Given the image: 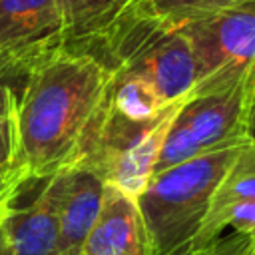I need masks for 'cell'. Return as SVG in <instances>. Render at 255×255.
Masks as SVG:
<instances>
[{
	"instance_id": "cell-3",
	"label": "cell",
	"mask_w": 255,
	"mask_h": 255,
	"mask_svg": "<svg viewBox=\"0 0 255 255\" xmlns=\"http://www.w3.org/2000/svg\"><path fill=\"white\" fill-rule=\"evenodd\" d=\"M249 137L219 145L153 173L135 197L151 255H187L207 217L213 193Z\"/></svg>"
},
{
	"instance_id": "cell-7",
	"label": "cell",
	"mask_w": 255,
	"mask_h": 255,
	"mask_svg": "<svg viewBox=\"0 0 255 255\" xmlns=\"http://www.w3.org/2000/svg\"><path fill=\"white\" fill-rule=\"evenodd\" d=\"M195 249L249 255L255 249V145L249 141L219 181Z\"/></svg>"
},
{
	"instance_id": "cell-11",
	"label": "cell",
	"mask_w": 255,
	"mask_h": 255,
	"mask_svg": "<svg viewBox=\"0 0 255 255\" xmlns=\"http://www.w3.org/2000/svg\"><path fill=\"white\" fill-rule=\"evenodd\" d=\"M62 44L66 42L60 0H0V52Z\"/></svg>"
},
{
	"instance_id": "cell-2",
	"label": "cell",
	"mask_w": 255,
	"mask_h": 255,
	"mask_svg": "<svg viewBox=\"0 0 255 255\" xmlns=\"http://www.w3.org/2000/svg\"><path fill=\"white\" fill-rule=\"evenodd\" d=\"M181 102L167 104L145 80L110 70L106 96L76 163L90 165L106 183L137 197Z\"/></svg>"
},
{
	"instance_id": "cell-14",
	"label": "cell",
	"mask_w": 255,
	"mask_h": 255,
	"mask_svg": "<svg viewBox=\"0 0 255 255\" xmlns=\"http://www.w3.org/2000/svg\"><path fill=\"white\" fill-rule=\"evenodd\" d=\"M22 84L0 86V169L16 165V102Z\"/></svg>"
},
{
	"instance_id": "cell-10",
	"label": "cell",
	"mask_w": 255,
	"mask_h": 255,
	"mask_svg": "<svg viewBox=\"0 0 255 255\" xmlns=\"http://www.w3.org/2000/svg\"><path fill=\"white\" fill-rule=\"evenodd\" d=\"M106 181L86 163L64 169L60 195V255H80L104 201Z\"/></svg>"
},
{
	"instance_id": "cell-6",
	"label": "cell",
	"mask_w": 255,
	"mask_h": 255,
	"mask_svg": "<svg viewBox=\"0 0 255 255\" xmlns=\"http://www.w3.org/2000/svg\"><path fill=\"white\" fill-rule=\"evenodd\" d=\"M247 120L249 102L245 86L211 94H189L167 128L153 173L247 137Z\"/></svg>"
},
{
	"instance_id": "cell-12",
	"label": "cell",
	"mask_w": 255,
	"mask_h": 255,
	"mask_svg": "<svg viewBox=\"0 0 255 255\" xmlns=\"http://www.w3.org/2000/svg\"><path fill=\"white\" fill-rule=\"evenodd\" d=\"M64 14V42L72 48H88L110 32L137 0H60Z\"/></svg>"
},
{
	"instance_id": "cell-16",
	"label": "cell",
	"mask_w": 255,
	"mask_h": 255,
	"mask_svg": "<svg viewBox=\"0 0 255 255\" xmlns=\"http://www.w3.org/2000/svg\"><path fill=\"white\" fill-rule=\"evenodd\" d=\"M28 183H32V179L20 165H10L6 169H0V209H4L14 199H18V195Z\"/></svg>"
},
{
	"instance_id": "cell-9",
	"label": "cell",
	"mask_w": 255,
	"mask_h": 255,
	"mask_svg": "<svg viewBox=\"0 0 255 255\" xmlns=\"http://www.w3.org/2000/svg\"><path fill=\"white\" fill-rule=\"evenodd\" d=\"M80 255H151L147 229L133 195L106 183L100 215Z\"/></svg>"
},
{
	"instance_id": "cell-20",
	"label": "cell",
	"mask_w": 255,
	"mask_h": 255,
	"mask_svg": "<svg viewBox=\"0 0 255 255\" xmlns=\"http://www.w3.org/2000/svg\"><path fill=\"white\" fill-rule=\"evenodd\" d=\"M249 255H255V249H253V251H251V253H249Z\"/></svg>"
},
{
	"instance_id": "cell-4",
	"label": "cell",
	"mask_w": 255,
	"mask_h": 255,
	"mask_svg": "<svg viewBox=\"0 0 255 255\" xmlns=\"http://www.w3.org/2000/svg\"><path fill=\"white\" fill-rule=\"evenodd\" d=\"M82 50L94 52L114 72L145 80L167 104L185 100L197 82L195 58L179 26L135 8Z\"/></svg>"
},
{
	"instance_id": "cell-8",
	"label": "cell",
	"mask_w": 255,
	"mask_h": 255,
	"mask_svg": "<svg viewBox=\"0 0 255 255\" xmlns=\"http://www.w3.org/2000/svg\"><path fill=\"white\" fill-rule=\"evenodd\" d=\"M64 169L42 179L40 191L28 205L16 199L4 213L2 225L14 255H60V195Z\"/></svg>"
},
{
	"instance_id": "cell-18",
	"label": "cell",
	"mask_w": 255,
	"mask_h": 255,
	"mask_svg": "<svg viewBox=\"0 0 255 255\" xmlns=\"http://www.w3.org/2000/svg\"><path fill=\"white\" fill-rule=\"evenodd\" d=\"M247 137H249V141L255 145V108L251 110L249 120H247Z\"/></svg>"
},
{
	"instance_id": "cell-17",
	"label": "cell",
	"mask_w": 255,
	"mask_h": 255,
	"mask_svg": "<svg viewBox=\"0 0 255 255\" xmlns=\"http://www.w3.org/2000/svg\"><path fill=\"white\" fill-rule=\"evenodd\" d=\"M8 207H10V205H6L4 209H0V255H14L12 245H10L8 235H6V231H4V225H2V219H4V213H6Z\"/></svg>"
},
{
	"instance_id": "cell-5",
	"label": "cell",
	"mask_w": 255,
	"mask_h": 255,
	"mask_svg": "<svg viewBox=\"0 0 255 255\" xmlns=\"http://www.w3.org/2000/svg\"><path fill=\"white\" fill-rule=\"evenodd\" d=\"M179 30L185 34L197 66V82L191 94L245 86L251 114L255 108V0H243L185 22Z\"/></svg>"
},
{
	"instance_id": "cell-15",
	"label": "cell",
	"mask_w": 255,
	"mask_h": 255,
	"mask_svg": "<svg viewBox=\"0 0 255 255\" xmlns=\"http://www.w3.org/2000/svg\"><path fill=\"white\" fill-rule=\"evenodd\" d=\"M58 48V46H56ZM52 48H34V50H14L0 52V86L2 84H22L32 64Z\"/></svg>"
},
{
	"instance_id": "cell-19",
	"label": "cell",
	"mask_w": 255,
	"mask_h": 255,
	"mask_svg": "<svg viewBox=\"0 0 255 255\" xmlns=\"http://www.w3.org/2000/svg\"><path fill=\"white\" fill-rule=\"evenodd\" d=\"M187 255H213V253L207 251V249H195V251H191V253H187Z\"/></svg>"
},
{
	"instance_id": "cell-1",
	"label": "cell",
	"mask_w": 255,
	"mask_h": 255,
	"mask_svg": "<svg viewBox=\"0 0 255 255\" xmlns=\"http://www.w3.org/2000/svg\"><path fill=\"white\" fill-rule=\"evenodd\" d=\"M108 82L110 68L94 52L66 44L32 64L16 102V165L32 181L82 157Z\"/></svg>"
},
{
	"instance_id": "cell-13",
	"label": "cell",
	"mask_w": 255,
	"mask_h": 255,
	"mask_svg": "<svg viewBox=\"0 0 255 255\" xmlns=\"http://www.w3.org/2000/svg\"><path fill=\"white\" fill-rule=\"evenodd\" d=\"M239 2L243 0H137L133 8L167 24L181 26L185 22L231 8Z\"/></svg>"
}]
</instances>
